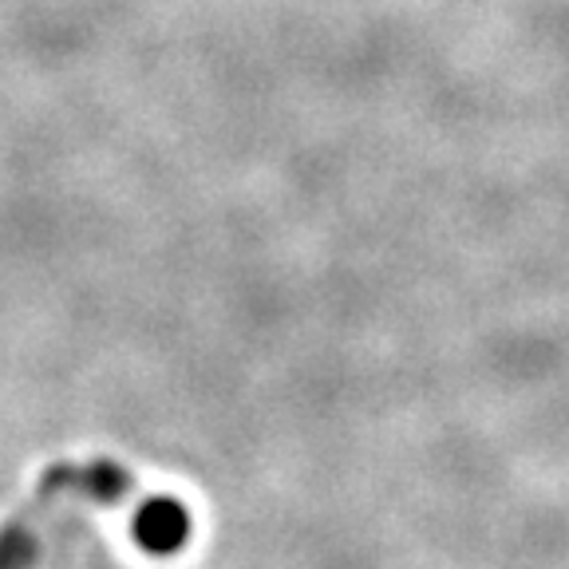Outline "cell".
<instances>
[{
    "instance_id": "obj_1",
    "label": "cell",
    "mask_w": 569,
    "mask_h": 569,
    "mask_svg": "<svg viewBox=\"0 0 569 569\" xmlns=\"http://www.w3.org/2000/svg\"><path fill=\"white\" fill-rule=\"evenodd\" d=\"M139 495V482L119 462H63L40 479L36 495L24 502L20 515H12L0 526V569H28L44 546V533L56 526V518L76 507H116L123 498Z\"/></svg>"
}]
</instances>
